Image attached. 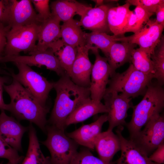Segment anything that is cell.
<instances>
[{
  "label": "cell",
  "mask_w": 164,
  "mask_h": 164,
  "mask_svg": "<svg viewBox=\"0 0 164 164\" xmlns=\"http://www.w3.org/2000/svg\"><path fill=\"white\" fill-rule=\"evenodd\" d=\"M53 88L56 97L48 122L50 125L64 131L67 117L80 105L91 98L90 91L89 87L75 84L67 74L53 82Z\"/></svg>",
  "instance_id": "obj_1"
},
{
  "label": "cell",
  "mask_w": 164,
  "mask_h": 164,
  "mask_svg": "<svg viewBox=\"0 0 164 164\" xmlns=\"http://www.w3.org/2000/svg\"><path fill=\"white\" fill-rule=\"evenodd\" d=\"M4 89L9 95L10 102L7 111L19 121L27 120L46 133L47 114L49 109L42 106L18 81L14 78L11 84L4 85Z\"/></svg>",
  "instance_id": "obj_2"
},
{
  "label": "cell",
  "mask_w": 164,
  "mask_h": 164,
  "mask_svg": "<svg viewBox=\"0 0 164 164\" xmlns=\"http://www.w3.org/2000/svg\"><path fill=\"white\" fill-rule=\"evenodd\" d=\"M157 82L149 85L143 97L137 105L133 106L130 121L126 126L130 139L134 138L154 116L160 114L164 107V90Z\"/></svg>",
  "instance_id": "obj_3"
},
{
  "label": "cell",
  "mask_w": 164,
  "mask_h": 164,
  "mask_svg": "<svg viewBox=\"0 0 164 164\" xmlns=\"http://www.w3.org/2000/svg\"><path fill=\"white\" fill-rule=\"evenodd\" d=\"M106 90L113 91L128 98L144 95L149 85L154 79L152 75L136 70L132 64L124 72H115L111 77Z\"/></svg>",
  "instance_id": "obj_4"
},
{
  "label": "cell",
  "mask_w": 164,
  "mask_h": 164,
  "mask_svg": "<svg viewBox=\"0 0 164 164\" xmlns=\"http://www.w3.org/2000/svg\"><path fill=\"white\" fill-rule=\"evenodd\" d=\"M46 129L47 138L41 142L50 152V164H70L78 152V144L64 131L50 125H46Z\"/></svg>",
  "instance_id": "obj_5"
},
{
  "label": "cell",
  "mask_w": 164,
  "mask_h": 164,
  "mask_svg": "<svg viewBox=\"0 0 164 164\" xmlns=\"http://www.w3.org/2000/svg\"><path fill=\"white\" fill-rule=\"evenodd\" d=\"M19 72L9 73L21 84L43 106L46 103L49 93L53 88V82H50L40 74L34 71L30 67L23 63H14Z\"/></svg>",
  "instance_id": "obj_6"
},
{
  "label": "cell",
  "mask_w": 164,
  "mask_h": 164,
  "mask_svg": "<svg viewBox=\"0 0 164 164\" xmlns=\"http://www.w3.org/2000/svg\"><path fill=\"white\" fill-rule=\"evenodd\" d=\"M41 24L11 29L6 34L3 56L19 55L21 52L29 53L34 51Z\"/></svg>",
  "instance_id": "obj_7"
},
{
  "label": "cell",
  "mask_w": 164,
  "mask_h": 164,
  "mask_svg": "<svg viewBox=\"0 0 164 164\" xmlns=\"http://www.w3.org/2000/svg\"><path fill=\"white\" fill-rule=\"evenodd\" d=\"M130 140L149 156L164 142L163 116L160 114L154 116L145 125L144 128Z\"/></svg>",
  "instance_id": "obj_8"
},
{
  "label": "cell",
  "mask_w": 164,
  "mask_h": 164,
  "mask_svg": "<svg viewBox=\"0 0 164 164\" xmlns=\"http://www.w3.org/2000/svg\"><path fill=\"white\" fill-rule=\"evenodd\" d=\"M164 25L158 23L155 19H150L137 32L130 36H118L116 42H127L138 45L151 57L163 36Z\"/></svg>",
  "instance_id": "obj_9"
},
{
  "label": "cell",
  "mask_w": 164,
  "mask_h": 164,
  "mask_svg": "<svg viewBox=\"0 0 164 164\" xmlns=\"http://www.w3.org/2000/svg\"><path fill=\"white\" fill-rule=\"evenodd\" d=\"M29 54V55L28 56H4L0 58V62L19 63L29 67L36 66L39 67L44 66L47 69L54 71L60 77L67 74L51 49L34 51Z\"/></svg>",
  "instance_id": "obj_10"
},
{
  "label": "cell",
  "mask_w": 164,
  "mask_h": 164,
  "mask_svg": "<svg viewBox=\"0 0 164 164\" xmlns=\"http://www.w3.org/2000/svg\"><path fill=\"white\" fill-rule=\"evenodd\" d=\"M103 98L108 109L109 126L107 130L112 131L116 127L126 125L125 119L128 116V111L133 106L131 103L132 98L119 94L114 91L106 89Z\"/></svg>",
  "instance_id": "obj_11"
},
{
  "label": "cell",
  "mask_w": 164,
  "mask_h": 164,
  "mask_svg": "<svg viewBox=\"0 0 164 164\" xmlns=\"http://www.w3.org/2000/svg\"><path fill=\"white\" fill-rule=\"evenodd\" d=\"M95 55V60L91 75L89 87L91 98L101 101L105 93L109 78L111 75L110 67L105 57L101 56L98 50H91Z\"/></svg>",
  "instance_id": "obj_12"
},
{
  "label": "cell",
  "mask_w": 164,
  "mask_h": 164,
  "mask_svg": "<svg viewBox=\"0 0 164 164\" xmlns=\"http://www.w3.org/2000/svg\"><path fill=\"white\" fill-rule=\"evenodd\" d=\"M41 23L38 20L31 0H8L6 25L10 29Z\"/></svg>",
  "instance_id": "obj_13"
},
{
  "label": "cell",
  "mask_w": 164,
  "mask_h": 164,
  "mask_svg": "<svg viewBox=\"0 0 164 164\" xmlns=\"http://www.w3.org/2000/svg\"><path fill=\"white\" fill-rule=\"evenodd\" d=\"M77 48V55L68 75L77 85L84 87H89L93 65L88 56V52L91 47L85 44Z\"/></svg>",
  "instance_id": "obj_14"
},
{
  "label": "cell",
  "mask_w": 164,
  "mask_h": 164,
  "mask_svg": "<svg viewBox=\"0 0 164 164\" xmlns=\"http://www.w3.org/2000/svg\"><path fill=\"white\" fill-rule=\"evenodd\" d=\"M28 127L22 125L12 117L7 115L5 111L0 114V136L7 144L17 151H21V140Z\"/></svg>",
  "instance_id": "obj_15"
},
{
  "label": "cell",
  "mask_w": 164,
  "mask_h": 164,
  "mask_svg": "<svg viewBox=\"0 0 164 164\" xmlns=\"http://www.w3.org/2000/svg\"><path fill=\"white\" fill-rule=\"evenodd\" d=\"M123 126L117 127L116 130L121 143V154L115 164H158L149 160V156L138 148L130 139L123 136Z\"/></svg>",
  "instance_id": "obj_16"
},
{
  "label": "cell",
  "mask_w": 164,
  "mask_h": 164,
  "mask_svg": "<svg viewBox=\"0 0 164 164\" xmlns=\"http://www.w3.org/2000/svg\"><path fill=\"white\" fill-rule=\"evenodd\" d=\"M112 6L103 4L94 8H90L81 17L79 21L80 26L92 32L108 33L110 31L107 20L109 9Z\"/></svg>",
  "instance_id": "obj_17"
},
{
  "label": "cell",
  "mask_w": 164,
  "mask_h": 164,
  "mask_svg": "<svg viewBox=\"0 0 164 164\" xmlns=\"http://www.w3.org/2000/svg\"><path fill=\"white\" fill-rule=\"evenodd\" d=\"M108 121L107 114L101 115L94 122L84 125L66 135L78 145L88 149L95 148L94 142L97 135L101 132L103 124Z\"/></svg>",
  "instance_id": "obj_18"
},
{
  "label": "cell",
  "mask_w": 164,
  "mask_h": 164,
  "mask_svg": "<svg viewBox=\"0 0 164 164\" xmlns=\"http://www.w3.org/2000/svg\"><path fill=\"white\" fill-rule=\"evenodd\" d=\"M60 22L52 14L50 18L41 24L38 42L33 51H43L50 49L53 44L60 39Z\"/></svg>",
  "instance_id": "obj_19"
},
{
  "label": "cell",
  "mask_w": 164,
  "mask_h": 164,
  "mask_svg": "<svg viewBox=\"0 0 164 164\" xmlns=\"http://www.w3.org/2000/svg\"><path fill=\"white\" fill-rule=\"evenodd\" d=\"M94 146L99 158L103 161L109 163L118 151L121 150L119 139L112 131H107L101 132L96 137Z\"/></svg>",
  "instance_id": "obj_20"
},
{
  "label": "cell",
  "mask_w": 164,
  "mask_h": 164,
  "mask_svg": "<svg viewBox=\"0 0 164 164\" xmlns=\"http://www.w3.org/2000/svg\"><path fill=\"white\" fill-rule=\"evenodd\" d=\"M90 7L75 0H56L50 5L52 15L63 22L77 14L82 16Z\"/></svg>",
  "instance_id": "obj_21"
},
{
  "label": "cell",
  "mask_w": 164,
  "mask_h": 164,
  "mask_svg": "<svg viewBox=\"0 0 164 164\" xmlns=\"http://www.w3.org/2000/svg\"><path fill=\"white\" fill-rule=\"evenodd\" d=\"M108 112L105 105L101 101L93 100L90 98L78 107L67 117L66 127L72 124L81 122L91 117L100 113Z\"/></svg>",
  "instance_id": "obj_22"
},
{
  "label": "cell",
  "mask_w": 164,
  "mask_h": 164,
  "mask_svg": "<svg viewBox=\"0 0 164 164\" xmlns=\"http://www.w3.org/2000/svg\"><path fill=\"white\" fill-rule=\"evenodd\" d=\"M137 45L127 42H115L111 45L106 58L111 69V76L117 68L130 62L132 53Z\"/></svg>",
  "instance_id": "obj_23"
},
{
  "label": "cell",
  "mask_w": 164,
  "mask_h": 164,
  "mask_svg": "<svg viewBox=\"0 0 164 164\" xmlns=\"http://www.w3.org/2000/svg\"><path fill=\"white\" fill-rule=\"evenodd\" d=\"M127 3L122 5L111 7L108 10L107 22L110 31L114 35L123 36L131 11Z\"/></svg>",
  "instance_id": "obj_24"
},
{
  "label": "cell",
  "mask_w": 164,
  "mask_h": 164,
  "mask_svg": "<svg viewBox=\"0 0 164 164\" xmlns=\"http://www.w3.org/2000/svg\"><path fill=\"white\" fill-rule=\"evenodd\" d=\"M85 33L82 30L79 21L73 19L63 22L60 26L61 39L74 47L85 44Z\"/></svg>",
  "instance_id": "obj_25"
},
{
  "label": "cell",
  "mask_w": 164,
  "mask_h": 164,
  "mask_svg": "<svg viewBox=\"0 0 164 164\" xmlns=\"http://www.w3.org/2000/svg\"><path fill=\"white\" fill-rule=\"evenodd\" d=\"M28 127L29 145L26 157L21 164H50V157H45L41 150L36 131L32 123Z\"/></svg>",
  "instance_id": "obj_26"
},
{
  "label": "cell",
  "mask_w": 164,
  "mask_h": 164,
  "mask_svg": "<svg viewBox=\"0 0 164 164\" xmlns=\"http://www.w3.org/2000/svg\"><path fill=\"white\" fill-rule=\"evenodd\" d=\"M60 64L68 75L77 53V48L68 45L61 39L55 42L51 46Z\"/></svg>",
  "instance_id": "obj_27"
},
{
  "label": "cell",
  "mask_w": 164,
  "mask_h": 164,
  "mask_svg": "<svg viewBox=\"0 0 164 164\" xmlns=\"http://www.w3.org/2000/svg\"><path fill=\"white\" fill-rule=\"evenodd\" d=\"M120 36L114 35L111 36L106 33L91 32L85 33V44L91 46V50L100 49L104 54L105 57L108 56L110 47L111 45L116 42L117 38Z\"/></svg>",
  "instance_id": "obj_28"
},
{
  "label": "cell",
  "mask_w": 164,
  "mask_h": 164,
  "mask_svg": "<svg viewBox=\"0 0 164 164\" xmlns=\"http://www.w3.org/2000/svg\"><path fill=\"white\" fill-rule=\"evenodd\" d=\"M154 14L150 13L139 6H136L131 11L126 25L125 33L132 32L135 33L141 29Z\"/></svg>",
  "instance_id": "obj_29"
},
{
  "label": "cell",
  "mask_w": 164,
  "mask_h": 164,
  "mask_svg": "<svg viewBox=\"0 0 164 164\" xmlns=\"http://www.w3.org/2000/svg\"><path fill=\"white\" fill-rule=\"evenodd\" d=\"M154 71V78L162 86L164 83V37L155 47L151 56Z\"/></svg>",
  "instance_id": "obj_30"
},
{
  "label": "cell",
  "mask_w": 164,
  "mask_h": 164,
  "mask_svg": "<svg viewBox=\"0 0 164 164\" xmlns=\"http://www.w3.org/2000/svg\"><path fill=\"white\" fill-rule=\"evenodd\" d=\"M130 62L136 70L152 75L154 77L153 67L150 56L142 49L139 47L134 50Z\"/></svg>",
  "instance_id": "obj_31"
},
{
  "label": "cell",
  "mask_w": 164,
  "mask_h": 164,
  "mask_svg": "<svg viewBox=\"0 0 164 164\" xmlns=\"http://www.w3.org/2000/svg\"><path fill=\"white\" fill-rule=\"evenodd\" d=\"M24 158V156L19 155L16 150L0 136V158L7 159L13 164H21Z\"/></svg>",
  "instance_id": "obj_32"
},
{
  "label": "cell",
  "mask_w": 164,
  "mask_h": 164,
  "mask_svg": "<svg viewBox=\"0 0 164 164\" xmlns=\"http://www.w3.org/2000/svg\"><path fill=\"white\" fill-rule=\"evenodd\" d=\"M70 164H115L105 162L92 154L89 149L83 148L78 152Z\"/></svg>",
  "instance_id": "obj_33"
},
{
  "label": "cell",
  "mask_w": 164,
  "mask_h": 164,
  "mask_svg": "<svg viewBox=\"0 0 164 164\" xmlns=\"http://www.w3.org/2000/svg\"><path fill=\"white\" fill-rule=\"evenodd\" d=\"M38 12L37 17L41 23L50 18L52 15L49 5L48 0H31Z\"/></svg>",
  "instance_id": "obj_34"
},
{
  "label": "cell",
  "mask_w": 164,
  "mask_h": 164,
  "mask_svg": "<svg viewBox=\"0 0 164 164\" xmlns=\"http://www.w3.org/2000/svg\"><path fill=\"white\" fill-rule=\"evenodd\" d=\"M164 1L163 0H128L125 2L130 5L139 6L148 12L154 14L158 5Z\"/></svg>",
  "instance_id": "obj_35"
},
{
  "label": "cell",
  "mask_w": 164,
  "mask_h": 164,
  "mask_svg": "<svg viewBox=\"0 0 164 164\" xmlns=\"http://www.w3.org/2000/svg\"><path fill=\"white\" fill-rule=\"evenodd\" d=\"M151 161L158 164L164 163V142L159 145L149 156Z\"/></svg>",
  "instance_id": "obj_36"
},
{
  "label": "cell",
  "mask_w": 164,
  "mask_h": 164,
  "mask_svg": "<svg viewBox=\"0 0 164 164\" xmlns=\"http://www.w3.org/2000/svg\"><path fill=\"white\" fill-rule=\"evenodd\" d=\"M10 29L8 26L0 22V58L4 56L6 43V34Z\"/></svg>",
  "instance_id": "obj_37"
},
{
  "label": "cell",
  "mask_w": 164,
  "mask_h": 164,
  "mask_svg": "<svg viewBox=\"0 0 164 164\" xmlns=\"http://www.w3.org/2000/svg\"><path fill=\"white\" fill-rule=\"evenodd\" d=\"M8 79L6 77L0 76V110L1 111H7L8 104H5L3 97V91L5 84L8 81Z\"/></svg>",
  "instance_id": "obj_38"
},
{
  "label": "cell",
  "mask_w": 164,
  "mask_h": 164,
  "mask_svg": "<svg viewBox=\"0 0 164 164\" xmlns=\"http://www.w3.org/2000/svg\"><path fill=\"white\" fill-rule=\"evenodd\" d=\"M8 3V0H0V22L5 25L7 18Z\"/></svg>",
  "instance_id": "obj_39"
},
{
  "label": "cell",
  "mask_w": 164,
  "mask_h": 164,
  "mask_svg": "<svg viewBox=\"0 0 164 164\" xmlns=\"http://www.w3.org/2000/svg\"><path fill=\"white\" fill-rule=\"evenodd\" d=\"M157 22L164 25V1L159 4L157 7L155 12Z\"/></svg>",
  "instance_id": "obj_40"
},
{
  "label": "cell",
  "mask_w": 164,
  "mask_h": 164,
  "mask_svg": "<svg viewBox=\"0 0 164 164\" xmlns=\"http://www.w3.org/2000/svg\"><path fill=\"white\" fill-rule=\"evenodd\" d=\"M94 1L95 2L96 4L95 7L99 6L104 4V1L103 0H94Z\"/></svg>",
  "instance_id": "obj_41"
},
{
  "label": "cell",
  "mask_w": 164,
  "mask_h": 164,
  "mask_svg": "<svg viewBox=\"0 0 164 164\" xmlns=\"http://www.w3.org/2000/svg\"><path fill=\"white\" fill-rule=\"evenodd\" d=\"M0 164H2V163H0ZM12 164V163H10V162H8L6 163V164Z\"/></svg>",
  "instance_id": "obj_42"
}]
</instances>
